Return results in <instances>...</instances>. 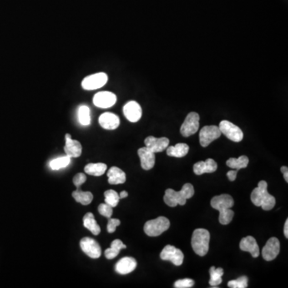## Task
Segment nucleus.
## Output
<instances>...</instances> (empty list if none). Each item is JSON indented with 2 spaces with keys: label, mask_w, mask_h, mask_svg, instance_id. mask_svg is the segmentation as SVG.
Instances as JSON below:
<instances>
[{
  "label": "nucleus",
  "mask_w": 288,
  "mask_h": 288,
  "mask_svg": "<svg viewBox=\"0 0 288 288\" xmlns=\"http://www.w3.org/2000/svg\"><path fill=\"white\" fill-rule=\"evenodd\" d=\"M211 205L215 210L219 211L220 224L223 225L230 224L235 214L230 209L234 206V199L230 194H224L214 196L211 201Z\"/></svg>",
  "instance_id": "nucleus-1"
},
{
  "label": "nucleus",
  "mask_w": 288,
  "mask_h": 288,
  "mask_svg": "<svg viewBox=\"0 0 288 288\" xmlns=\"http://www.w3.org/2000/svg\"><path fill=\"white\" fill-rule=\"evenodd\" d=\"M194 194V187L191 183H186L181 190L175 192L172 188L167 189L163 200L167 205L174 208L177 205H185L188 199H191Z\"/></svg>",
  "instance_id": "nucleus-2"
},
{
  "label": "nucleus",
  "mask_w": 288,
  "mask_h": 288,
  "mask_svg": "<svg viewBox=\"0 0 288 288\" xmlns=\"http://www.w3.org/2000/svg\"><path fill=\"white\" fill-rule=\"evenodd\" d=\"M251 201L257 207H261L264 211H270L275 205V197L268 192V183L264 180L259 182L258 187L251 192Z\"/></svg>",
  "instance_id": "nucleus-3"
},
{
  "label": "nucleus",
  "mask_w": 288,
  "mask_h": 288,
  "mask_svg": "<svg viewBox=\"0 0 288 288\" xmlns=\"http://www.w3.org/2000/svg\"><path fill=\"white\" fill-rule=\"evenodd\" d=\"M210 232L203 228L195 229L192 238V246L194 252L199 256L207 255L209 250Z\"/></svg>",
  "instance_id": "nucleus-4"
},
{
  "label": "nucleus",
  "mask_w": 288,
  "mask_h": 288,
  "mask_svg": "<svg viewBox=\"0 0 288 288\" xmlns=\"http://www.w3.org/2000/svg\"><path fill=\"white\" fill-rule=\"evenodd\" d=\"M170 221L166 217H158L146 223L143 228L144 232L151 237L159 236L170 228Z\"/></svg>",
  "instance_id": "nucleus-5"
},
{
  "label": "nucleus",
  "mask_w": 288,
  "mask_h": 288,
  "mask_svg": "<svg viewBox=\"0 0 288 288\" xmlns=\"http://www.w3.org/2000/svg\"><path fill=\"white\" fill-rule=\"evenodd\" d=\"M219 128L222 134H224L228 139L233 142L239 143L244 139V133L242 130L229 121L224 120L220 122Z\"/></svg>",
  "instance_id": "nucleus-6"
},
{
  "label": "nucleus",
  "mask_w": 288,
  "mask_h": 288,
  "mask_svg": "<svg viewBox=\"0 0 288 288\" xmlns=\"http://www.w3.org/2000/svg\"><path fill=\"white\" fill-rule=\"evenodd\" d=\"M108 77L106 73L99 72L83 78L82 81V87L86 91H93L103 87L107 83Z\"/></svg>",
  "instance_id": "nucleus-7"
},
{
  "label": "nucleus",
  "mask_w": 288,
  "mask_h": 288,
  "mask_svg": "<svg viewBox=\"0 0 288 288\" xmlns=\"http://www.w3.org/2000/svg\"><path fill=\"white\" fill-rule=\"evenodd\" d=\"M199 128V115L196 112H191L182 124L180 133L184 137L195 134Z\"/></svg>",
  "instance_id": "nucleus-8"
},
{
  "label": "nucleus",
  "mask_w": 288,
  "mask_h": 288,
  "mask_svg": "<svg viewBox=\"0 0 288 288\" xmlns=\"http://www.w3.org/2000/svg\"><path fill=\"white\" fill-rule=\"evenodd\" d=\"M221 132L217 126H205L199 132V143L203 148L208 147L213 141L221 136Z\"/></svg>",
  "instance_id": "nucleus-9"
},
{
  "label": "nucleus",
  "mask_w": 288,
  "mask_h": 288,
  "mask_svg": "<svg viewBox=\"0 0 288 288\" xmlns=\"http://www.w3.org/2000/svg\"><path fill=\"white\" fill-rule=\"evenodd\" d=\"M160 258L165 261H171L175 266L183 264L184 255L181 250L174 246L167 245L160 253Z\"/></svg>",
  "instance_id": "nucleus-10"
},
{
  "label": "nucleus",
  "mask_w": 288,
  "mask_h": 288,
  "mask_svg": "<svg viewBox=\"0 0 288 288\" xmlns=\"http://www.w3.org/2000/svg\"><path fill=\"white\" fill-rule=\"evenodd\" d=\"M80 248L87 256L92 259H98L101 256V247L95 239L85 237L81 239Z\"/></svg>",
  "instance_id": "nucleus-11"
},
{
  "label": "nucleus",
  "mask_w": 288,
  "mask_h": 288,
  "mask_svg": "<svg viewBox=\"0 0 288 288\" xmlns=\"http://www.w3.org/2000/svg\"><path fill=\"white\" fill-rule=\"evenodd\" d=\"M117 101V97L111 92H100L96 93L93 98V103L99 108H109L113 107Z\"/></svg>",
  "instance_id": "nucleus-12"
},
{
  "label": "nucleus",
  "mask_w": 288,
  "mask_h": 288,
  "mask_svg": "<svg viewBox=\"0 0 288 288\" xmlns=\"http://www.w3.org/2000/svg\"><path fill=\"white\" fill-rule=\"evenodd\" d=\"M280 251V243L279 239L272 237L268 239L266 245L264 246L262 250V255L266 261H271L275 259Z\"/></svg>",
  "instance_id": "nucleus-13"
},
{
  "label": "nucleus",
  "mask_w": 288,
  "mask_h": 288,
  "mask_svg": "<svg viewBox=\"0 0 288 288\" xmlns=\"http://www.w3.org/2000/svg\"><path fill=\"white\" fill-rule=\"evenodd\" d=\"M123 114L128 120L132 123H136L142 117V108L135 101H130L123 107Z\"/></svg>",
  "instance_id": "nucleus-14"
},
{
  "label": "nucleus",
  "mask_w": 288,
  "mask_h": 288,
  "mask_svg": "<svg viewBox=\"0 0 288 288\" xmlns=\"http://www.w3.org/2000/svg\"><path fill=\"white\" fill-rule=\"evenodd\" d=\"M64 152L67 156L72 158H78L82 154V145L78 140L72 139L70 134H65Z\"/></svg>",
  "instance_id": "nucleus-15"
},
{
  "label": "nucleus",
  "mask_w": 288,
  "mask_h": 288,
  "mask_svg": "<svg viewBox=\"0 0 288 288\" xmlns=\"http://www.w3.org/2000/svg\"><path fill=\"white\" fill-rule=\"evenodd\" d=\"M144 143H145L146 147L155 154V153L163 152L164 150L167 149V148L169 146L170 141L166 137L155 138L154 136H148V138H146Z\"/></svg>",
  "instance_id": "nucleus-16"
},
{
  "label": "nucleus",
  "mask_w": 288,
  "mask_h": 288,
  "mask_svg": "<svg viewBox=\"0 0 288 288\" xmlns=\"http://www.w3.org/2000/svg\"><path fill=\"white\" fill-rule=\"evenodd\" d=\"M138 154L140 159L141 167L143 169L148 171L154 168L155 163V155L154 152H152L147 147H144L138 150Z\"/></svg>",
  "instance_id": "nucleus-17"
},
{
  "label": "nucleus",
  "mask_w": 288,
  "mask_h": 288,
  "mask_svg": "<svg viewBox=\"0 0 288 288\" xmlns=\"http://www.w3.org/2000/svg\"><path fill=\"white\" fill-rule=\"evenodd\" d=\"M98 123L102 128L106 130H115L118 128L120 120L116 115L106 112L101 115L98 118Z\"/></svg>",
  "instance_id": "nucleus-18"
},
{
  "label": "nucleus",
  "mask_w": 288,
  "mask_h": 288,
  "mask_svg": "<svg viewBox=\"0 0 288 288\" xmlns=\"http://www.w3.org/2000/svg\"><path fill=\"white\" fill-rule=\"evenodd\" d=\"M136 267L137 262L134 258L124 257L117 263L115 265V270L120 275H127L132 272Z\"/></svg>",
  "instance_id": "nucleus-19"
},
{
  "label": "nucleus",
  "mask_w": 288,
  "mask_h": 288,
  "mask_svg": "<svg viewBox=\"0 0 288 288\" xmlns=\"http://www.w3.org/2000/svg\"><path fill=\"white\" fill-rule=\"evenodd\" d=\"M217 163L214 159H208L206 161H199L194 163L193 167L194 173L197 175H201L205 173H213L217 170Z\"/></svg>",
  "instance_id": "nucleus-20"
},
{
  "label": "nucleus",
  "mask_w": 288,
  "mask_h": 288,
  "mask_svg": "<svg viewBox=\"0 0 288 288\" xmlns=\"http://www.w3.org/2000/svg\"><path fill=\"white\" fill-rule=\"evenodd\" d=\"M239 248L243 251L250 252L253 258H257L259 255V246L254 237L247 236L243 238L239 244Z\"/></svg>",
  "instance_id": "nucleus-21"
},
{
  "label": "nucleus",
  "mask_w": 288,
  "mask_h": 288,
  "mask_svg": "<svg viewBox=\"0 0 288 288\" xmlns=\"http://www.w3.org/2000/svg\"><path fill=\"white\" fill-rule=\"evenodd\" d=\"M107 177H108V183L112 185L122 184L126 182L125 172L117 167L111 168L107 172Z\"/></svg>",
  "instance_id": "nucleus-22"
},
{
  "label": "nucleus",
  "mask_w": 288,
  "mask_h": 288,
  "mask_svg": "<svg viewBox=\"0 0 288 288\" xmlns=\"http://www.w3.org/2000/svg\"><path fill=\"white\" fill-rule=\"evenodd\" d=\"M189 146L186 143H177L175 146H171L167 148V154L169 156L182 158L188 154Z\"/></svg>",
  "instance_id": "nucleus-23"
},
{
  "label": "nucleus",
  "mask_w": 288,
  "mask_h": 288,
  "mask_svg": "<svg viewBox=\"0 0 288 288\" xmlns=\"http://www.w3.org/2000/svg\"><path fill=\"white\" fill-rule=\"evenodd\" d=\"M83 226L95 235H98L100 234L101 228L97 224L96 219H95L94 214L92 213L88 212L83 216Z\"/></svg>",
  "instance_id": "nucleus-24"
},
{
  "label": "nucleus",
  "mask_w": 288,
  "mask_h": 288,
  "mask_svg": "<svg viewBox=\"0 0 288 288\" xmlns=\"http://www.w3.org/2000/svg\"><path fill=\"white\" fill-rule=\"evenodd\" d=\"M127 248V246L121 241L120 239H115L111 244V248L105 250V257L107 259H112L115 258L119 254L122 249Z\"/></svg>",
  "instance_id": "nucleus-25"
},
{
  "label": "nucleus",
  "mask_w": 288,
  "mask_h": 288,
  "mask_svg": "<svg viewBox=\"0 0 288 288\" xmlns=\"http://www.w3.org/2000/svg\"><path fill=\"white\" fill-rule=\"evenodd\" d=\"M107 168V167L105 163H88L84 168V171L87 174H91V175L101 176L105 173Z\"/></svg>",
  "instance_id": "nucleus-26"
},
{
  "label": "nucleus",
  "mask_w": 288,
  "mask_h": 288,
  "mask_svg": "<svg viewBox=\"0 0 288 288\" xmlns=\"http://www.w3.org/2000/svg\"><path fill=\"white\" fill-rule=\"evenodd\" d=\"M72 197L76 199V202L84 206L89 205L93 200V194L92 192H83L81 190H76L72 192Z\"/></svg>",
  "instance_id": "nucleus-27"
},
{
  "label": "nucleus",
  "mask_w": 288,
  "mask_h": 288,
  "mask_svg": "<svg viewBox=\"0 0 288 288\" xmlns=\"http://www.w3.org/2000/svg\"><path fill=\"white\" fill-rule=\"evenodd\" d=\"M210 280L209 284L211 287H217L219 284H221L223 279L222 276L224 275V270L223 268H215L214 267H211L210 269Z\"/></svg>",
  "instance_id": "nucleus-28"
},
{
  "label": "nucleus",
  "mask_w": 288,
  "mask_h": 288,
  "mask_svg": "<svg viewBox=\"0 0 288 288\" xmlns=\"http://www.w3.org/2000/svg\"><path fill=\"white\" fill-rule=\"evenodd\" d=\"M248 163H249V159L246 155H242L238 159L235 158H230L227 161V165L229 168H232V169H236V170H240L242 168H245L248 167Z\"/></svg>",
  "instance_id": "nucleus-29"
},
{
  "label": "nucleus",
  "mask_w": 288,
  "mask_h": 288,
  "mask_svg": "<svg viewBox=\"0 0 288 288\" xmlns=\"http://www.w3.org/2000/svg\"><path fill=\"white\" fill-rule=\"evenodd\" d=\"M78 120L82 126H88L91 123V112L87 106H80L78 110Z\"/></svg>",
  "instance_id": "nucleus-30"
},
{
  "label": "nucleus",
  "mask_w": 288,
  "mask_h": 288,
  "mask_svg": "<svg viewBox=\"0 0 288 288\" xmlns=\"http://www.w3.org/2000/svg\"><path fill=\"white\" fill-rule=\"evenodd\" d=\"M70 163H71V158L66 154L65 156L58 157V158H56V159L51 161L49 166L52 170L58 171L60 170L62 168H67Z\"/></svg>",
  "instance_id": "nucleus-31"
},
{
  "label": "nucleus",
  "mask_w": 288,
  "mask_h": 288,
  "mask_svg": "<svg viewBox=\"0 0 288 288\" xmlns=\"http://www.w3.org/2000/svg\"><path fill=\"white\" fill-rule=\"evenodd\" d=\"M105 203L112 208H115L119 202V195L115 191L108 190L104 192Z\"/></svg>",
  "instance_id": "nucleus-32"
},
{
  "label": "nucleus",
  "mask_w": 288,
  "mask_h": 288,
  "mask_svg": "<svg viewBox=\"0 0 288 288\" xmlns=\"http://www.w3.org/2000/svg\"><path fill=\"white\" fill-rule=\"evenodd\" d=\"M248 279L247 276H241L235 280L228 282V287L230 288H248Z\"/></svg>",
  "instance_id": "nucleus-33"
},
{
  "label": "nucleus",
  "mask_w": 288,
  "mask_h": 288,
  "mask_svg": "<svg viewBox=\"0 0 288 288\" xmlns=\"http://www.w3.org/2000/svg\"><path fill=\"white\" fill-rule=\"evenodd\" d=\"M112 208H113L112 207L108 205L106 203H101L100 205L98 206V211L99 214L109 219L113 214V209Z\"/></svg>",
  "instance_id": "nucleus-34"
},
{
  "label": "nucleus",
  "mask_w": 288,
  "mask_h": 288,
  "mask_svg": "<svg viewBox=\"0 0 288 288\" xmlns=\"http://www.w3.org/2000/svg\"><path fill=\"white\" fill-rule=\"evenodd\" d=\"M194 280L191 279H183L177 280L174 283V288H189L194 286Z\"/></svg>",
  "instance_id": "nucleus-35"
},
{
  "label": "nucleus",
  "mask_w": 288,
  "mask_h": 288,
  "mask_svg": "<svg viewBox=\"0 0 288 288\" xmlns=\"http://www.w3.org/2000/svg\"><path fill=\"white\" fill-rule=\"evenodd\" d=\"M87 180V176L83 173H78L73 178V183L77 188V190H81V185H83Z\"/></svg>",
  "instance_id": "nucleus-36"
},
{
  "label": "nucleus",
  "mask_w": 288,
  "mask_h": 288,
  "mask_svg": "<svg viewBox=\"0 0 288 288\" xmlns=\"http://www.w3.org/2000/svg\"><path fill=\"white\" fill-rule=\"evenodd\" d=\"M119 225H120V220L119 219L109 218V220L107 223V232L114 233L116 230L117 227Z\"/></svg>",
  "instance_id": "nucleus-37"
},
{
  "label": "nucleus",
  "mask_w": 288,
  "mask_h": 288,
  "mask_svg": "<svg viewBox=\"0 0 288 288\" xmlns=\"http://www.w3.org/2000/svg\"><path fill=\"white\" fill-rule=\"evenodd\" d=\"M238 171L239 170L230 171V172H228L227 173V176H228L230 181H235V179H236L237 172H238Z\"/></svg>",
  "instance_id": "nucleus-38"
},
{
  "label": "nucleus",
  "mask_w": 288,
  "mask_h": 288,
  "mask_svg": "<svg viewBox=\"0 0 288 288\" xmlns=\"http://www.w3.org/2000/svg\"><path fill=\"white\" fill-rule=\"evenodd\" d=\"M281 172L284 174V179L288 182V167H282Z\"/></svg>",
  "instance_id": "nucleus-39"
},
{
  "label": "nucleus",
  "mask_w": 288,
  "mask_h": 288,
  "mask_svg": "<svg viewBox=\"0 0 288 288\" xmlns=\"http://www.w3.org/2000/svg\"><path fill=\"white\" fill-rule=\"evenodd\" d=\"M284 235L287 239L288 238V219H287L285 225H284Z\"/></svg>",
  "instance_id": "nucleus-40"
},
{
  "label": "nucleus",
  "mask_w": 288,
  "mask_h": 288,
  "mask_svg": "<svg viewBox=\"0 0 288 288\" xmlns=\"http://www.w3.org/2000/svg\"><path fill=\"white\" fill-rule=\"evenodd\" d=\"M118 195H119V199H124V198H127L128 196V193L125 191H123Z\"/></svg>",
  "instance_id": "nucleus-41"
}]
</instances>
